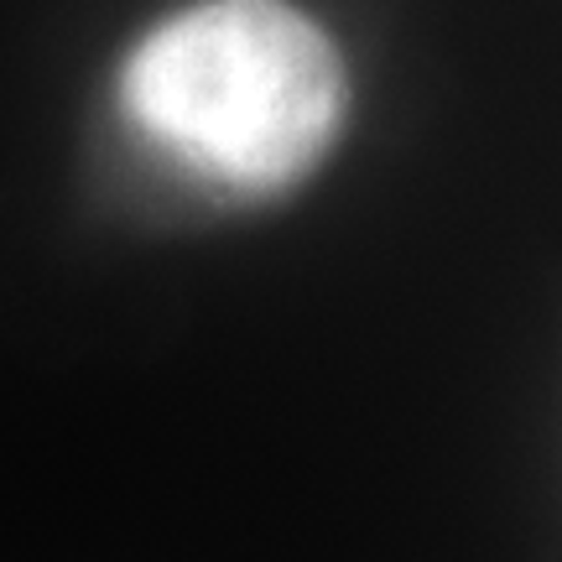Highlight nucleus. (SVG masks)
<instances>
[{"label":"nucleus","mask_w":562,"mask_h":562,"mask_svg":"<svg viewBox=\"0 0 562 562\" xmlns=\"http://www.w3.org/2000/svg\"><path fill=\"white\" fill-rule=\"evenodd\" d=\"M121 115L193 182L229 199L297 188L339 136L349 83L334 42L286 0H199L121 68Z\"/></svg>","instance_id":"nucleus-1"}]
</instances>
